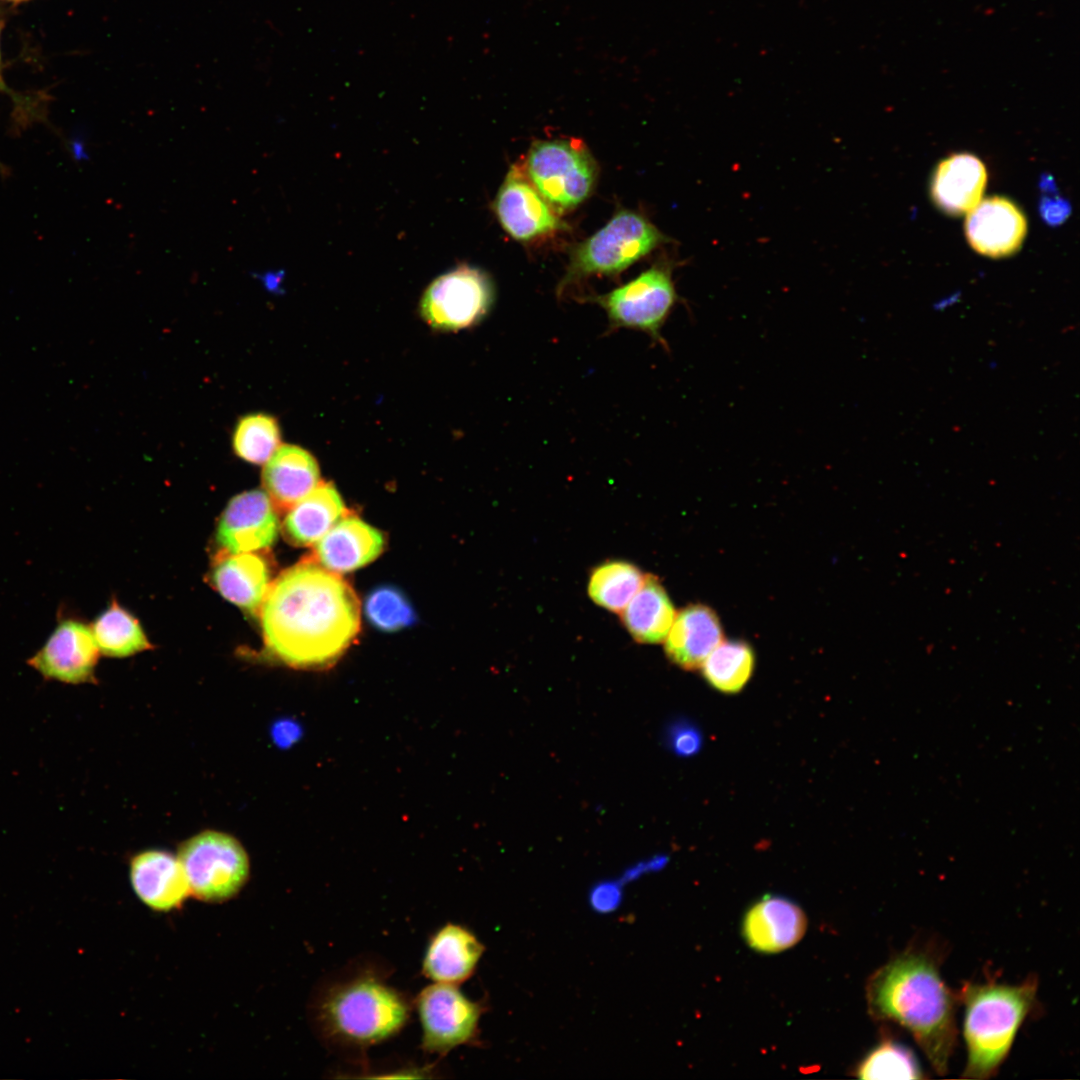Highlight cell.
<instances>
[{
    "instance_id": "1f68e13d",
    "label": "cell",
    "mask_w": 1080,
    "mask_h": 1080,
    "mask_svg": "<svg viewBox=\"0 0 1080 1080\" xmlns=\"http://www.w3.org/2000/svg\"><path fill=\"white\" fill-rule=\"evenodd\" d=\"M1040 212L1049 224H1059L1069 215L1070 206L1062 198L1046 197L1040 204Z\"/></svg>"
},
{
    "instance_id": "ffe728a7",
    "label": "cell",
    "mask_w": 1080,
    "mask_h": 1080,
    "mask_svg": "<svg viewBox=\"0 0 1080 1080\" xmlns=\"http://www.w3.org/2000/svg\"><path fill=\"white\" fill-rule=\"evenodd\" d=\"M215 589L228 601L258 615L270 586L268 568L251 552L224 553L217 557L211 572Z\"/></svg>"
},
{
    "instance_id": "7402d4cb",
    "label": "cell",
    "mask_w": 1080,
    "mask_h": 1080,
    "mask_svg": "<svg viewBox=\"0 0 1080 1080\" xmlns=\"http://www.w3.org/2000/svg\"><path fill=\"white\" fill-rule=\"evenodd\" d=\"M986 182V168L980 159L968 153L953 154L938 164L931 194L939 208L959 215L981 201Z\"/></svg>"
},
{
    "instance_id": "836d02e7",
    "label": "cell",
    "mask_w": 1080,
    "mask_h": 1080,
    "mask_svg": "<svg viewBox=\"0 0 1080 1080\" xmlns=\"http://www.w3.org/2000/svg\"><path fill=\"white\" fill-rule=\"evenodd\" d=\"M12 1H19V0H12Z\"/></svg>"
},
{
    "instance_id": "6da1fadb",
    "label": "cell",
    "mask_w": 1080,
    "mask_h": 1080,
    "mask_svg": "<svg viewBox=\"0 0 1080 1080\" xmlns=\"http://www.w3.org/2000/svg\"><path fill=\"white\" fill-rule=\"evenodd\" d=\"M258 615L268 653L301 669L334 664L360 629L355 592L315 560L283 571L270 584Z\"/></svg>"
},
{
    "instance_id": "e0dca14e",
    "label": "cell",
    "mask_w": 1080,
    "mask_h": 1080,
    "mask_svg": "<svg viewBox=\"0 0 1080 1080\" xmlns=\"http://www.w3.org/2000/svg\"><path fill=\"white\" fill-rule=\"evenodd\" d=\"M483 952V945L469 929L446 923L427 943L422 974L432 983L458 986L472 976Z\"/></svg>"
},
{
    "instance_id": "d4e9b609",
    "label": "cell",
    "mask_w": 1080,
    "mask_h": 1080,
    "mask_svg": "<svg viewBox=\"0 0 1080 1080\" xmlns=\"http://www.w3.org/2000/svg\"><path fill=\"white\" fill-rule=\"evenodd\" d=\"M90 629L99 651L106 656L126 657L151 647L137 619L115 601Z\"/></svg>"
},
{
    "instance_id": "ac0fdd59",
    "label": "cell",
    "mask_w": 1080,
    "mask_h": 1080,
    "mask_svg": "<svg viewBox=\"0 0 1080 1080\" xmlns=\"http://www.w3.org/2000/svg\"><path fill=\"white\" fill-rule=\"evenodd\" d=\"M314 545L315 561L340 574L376 559L383 550L384 538L363 520L345 515Z\"/></svg>"
},
{
    "instance_id": "7a4b0ae2",
    "label": "cell",
    "mask_w": 1080,
    "mask_h": 1080,
    "mask_svg": "<svg viewBox=\"0 0 1080 1080\" xmlns=\"http://www.w3.org/2000/svg\"><path fill=\"white\" fill-rule=\"evenodd\" d=\"M870 1015L906 1029L939 1075L957 1042V993L943 980L933 952L909 946L878 968L866 985Z\"/></svg>"
},
{
    "instance_id": "f546056e",
    "label": "cell",
    "mask_w": 1080,
    "mask_h": 1080,
    "mask_svg": "<svg viewBox=\"0 0 1080 1080\" xmlns=\"http://www.w3.org/2000/svg\"><path fill=\"white\" fill-rule=\"evenodd\" d=\"M365 613L372 625L385 632L397 631L415 621V613L408 600L391 586L378 587L368 595Z\"/></svg>"
},
{
    "instance_id": "3957f363",
    "label": "cell",
    "mask_w": 1080,
    "mask_h": 1080,
    "mask_svg": "<svg viewBox=\"0 0 1080 1080\" xmlns=\"http://www.w3.org/2000/svg\"><path fill=\"white\" fill-rule=\"evenodd\" d=\"M381 963L357 960L313 993L310 1018L329 1048L360 1053L390 1040L408 1024L414 999L389 982Z\"/></svg>"
},
{
    "instance_id": "d6a6232c",
    "label": "cell",
    "mask_w": 1080,
    "mask_h": 1080,
    "mask_svg": "<svg viewBox=\"0 0 1080 1080\" xmlns=\"http://www.w3.org/2000/svg\"><path fill=\"white\" fill-rule=\"evenodd\" d=\"M0 28H1V22H0ZM0 83H1V78H0Z\"/></svg>"
},
{
    "instance_id": "cb8c5ba5",
    "label": "cell",
    "mask_w": 1080,
    "mask_h": 1080,
    "mask_svg": "<svg viewBox=\"0 0 1080 1080\" xmlns=\"http://www.w3.org/2000/svg\"><path fill=\"white\" fill-rule=\"evenodd\" d=\"M620 614L632 637L649 644L665 640L676 616L665 589L651 575H646L642 586Z\"/></svg>"
},
{
    "instance_id": "4dcf8cb0",
    "label": "cell",
    "mask_w": 1080,
    "mask_h": 1080,
    "mask_svg": "<svg viewBox=\"0 0 1080 1080\" xmlns=\"http://www.w3.org/2000/svg\"><path fill=\"white\" fill-rule=\"evenodd\" d=\"M672 749L679 755L689 756L701 746V736L696 728L686 723L674 725L670 731Z\"/></svg>"
},
{
    "instance_id": "484cf974",
    "label": "cell",
    "mask_w": 1080,
    "mask_h": 1080,
    "mask_svg": "<svg viewBox=\"0 0 1080 1080\" xmlns=\"http://www.w3.org/2000/svg\"><path fill=\"white\" fill-rule=\"evenodd\" d=\"M700 668L713 688L734 694L751 678L754 654L751 647L743 641H722L707 656Z\"/></svg>"
},
{
    "instance_id": "7c38bea8",
    "label": "cell",
    "mask_w": 1080,
    "mask_h": 1080,
    "mask_svg": "<svg viewBox=\"0 0 1080 1080\" xmlns=\"http://www.w3.org/2000/svg\"><path fill=\"white\" fill-rule=\"evenodd\" d=\"M503 229L518 241H531L561 228L557 212L538 192L522 168L513 167L494 204Z\"/></svg>"
},
{
    "instance_id": "d6986e66",
    "label": "cell",
    "mask_w": 1080,
    "mask_h": 1080,
    "mask_svg": "<svg viewBox=\"0 0 1080 1080\" xmlns=\"http://www.w3.org/2000/svg\"><path fill=\"white\" fill-rule=\"evenodd\" d=\"M665 653L684 670L699 669L707 656L723 641L717 614L708 606L693 604L676 614L665 638Z\"/></svg>"
},
{
    "instance_id": "8992f818",
    "label": "cell",
    "mask_w": 1080,
    "mask_h": 1080,
    "mask_svg": "<svg viewBox=\"0 0 1080 1080\" xmlns=\"http://www.w3.org/2000/svg\"><path fill=\"white\" fill-rule=\"evenodd\" d=\"M178 859L190 893L208 903L232 899L246 884L250 864L241 843L219 831H204L181 844Z\"/></svg>"
},
{
    "instance_id": "52a82bcc",
    "label": "cell",
    "mask_w": 1080,
    "mask_h": 1080,
    "mask_svg": "<svg viewBox=\"0 0 1080 1080\" xmlns=\"http://www.w3.org/2000/svg\"><path fill=\"white\" fill-rule=\"evenodd\" d=\"M597 171L589 150L576 139L535 142L526 160L529 180L557 213L588 198Z\"/></svg>"
},
{
    "instance_id": "44dd1931",
    "label": "cell",
    "mask_w": 1080,
    "mask_h": 1080,
    "mask_svg": "<svg viewBox=\"0 0 1080 1080\" xmlns=\"http://www.w3.org/2000/svg\"><path fill=\"white\" fill-rule=\"evenodd\" d=\"M262 483L276 507L290 509L319 483L318 464L305 449L282 445L265 463Z\"/></svg>"
},
{
    "instance_id": "9c48e42d",
    "label": "cell",
    "mask_w": 1080,
    "mask_h": 1080,
    "mask_svg": "<svg viewBox=\"0 0 1080 1080\" xmlns=\"http://www.w3.org/2000/svg\"><path fill=\"white\" fill-rule=\"evenodd\" d=\"M488 274L462 264L434 279L424 291L420 313L433 328L459 330L483 320L494 302Z\"/></svg>"
},
{
    "instance_id": "f1b7e54d",
    "label": "cell",
    "mask_w": 1080,
    "mask_h": 1080,
    "mask_svg": "<svg viewBox=\"0 0 1080 1080\" xmlns=\"http://www.w3.org/2000/svg\"><path fill=\"white\" fill-rule=\"evenodd\" d=\"M861 1079H921L924 1077L912 1051L886 1038L875 1046L856 1068Z\"/></svg>"
},
{
    "instance_id": "603a6c76",
    "label": "cell",
    "mask_w": 1080,
    "mask_h": 1080,
    "mask_svg": "<svg viewBox=\"0 0 1080 1080\" xmlns=\"http://www.w3.org/2000/svg\"><path fill=\"white\" fill-rule=\"evenodd\" d=\"M288 510L283 529L288 539L300 546L314 545L345 516L344 503L328 482H319Z\"/></svg>"
},
{
    "instance_id": "9a60e30c",
    "label": "cell",
    "mask_w": 1080,
    "mask_h": 1080,
    "mask_svg": "<svg viewBox=\"0 0 1080 1080\" xmlns=\"http://www.w3.org/2000/svg\"><path fill=\"white\" fill-rule=\"evenodd\" d=\"M807 929L804 911L792 900L766 895L745 913L742 935L753 950L778 953L797 944Z\"/></svg>"
},
{
    "instance_id": "8fae6325",
    "label": "cell",
    "mask_w": 1080,
    "mask_h": 1080,
    "mask_svg": "<svg viewBox=\"0 0 1080 1080\" xmlns=\"http://www.w3.org/2000/svg\"><path fill=\"white\" fill-rule=\"evenodd\" d=\"M99 648L90 628L61 618L44 645L28 661L46 679L70 684L95 680Z\"/></svg>"
},
{
    "instance_id": "30bf717a",
    "label": "cell",
    "mask_w": 1080,
    "mask_h": 1080,
    "mask_svg": "<svg viewBox=\"0 0 1080 1080\" xmlns=\"http://www.w3.org/2000/svg\"><path fill=\"white\" fill-rule=\"evenodd\" d=\"M424 1052L444 1056L472 1043L478 1035L482 1006L453 984L432 983L414 999Z\"/></svg>"
},
{
    "instance_id": "ba28073f",
    "label": "cell",
    "mask_w": 1080,
    "mask_h": 1080,
    "mask_svg": "<svg viewBox=\"0 0 1080 1080\" xmlns=\"http://www.w3.org/2000/svg\"><path fill=\"white\" fill-rule=\"evenodd\" d=\"M590 301L605 311L610 330H638L646 333L655 343L668 348L662 328L678 301L672 270L668 265H654L626 284L606 294L590 297Z\"/></svg>"
},
{
    "instance_id": "2e32d148",
    "label": "cell",
    "mask_w": 1080,
    "mask_h": 1080,
    "mask_svg": "<svg viewBox=\"0 0 1080 1080\" xmlns=\"http://www.w3.org/2000/svg\"><path fill=\"white\" fill-rule=\"evenodd\" d=\"M129 876L136 896L154 911H172L191 894L178 857L163 850L136 854L130 862Z\"/></svg>"
},
{
    "instance_id": "5bb4252c",
    "label": "cell",
    "mask_w": 1080,
    "mask_h": 1080,
    "mask_svg": "<svg viewBox=\"0 0 1080 1080\" xmlns=\"http://www.w3.org/2000/svg\"><path fill=\"white\" fill-rule=\"evenodd\" d=\"M965 233L970 246L989 257H1003L1020 248L1027 231L1024 214L1012 201L994 196L967 212Z\"/></svg>"
},
{
    "instance_id": "4fadbf2b",
    "label": "cell",
    "mask_w": 1080,
    "mask_h": 1080,
    "mask_svg": "<svg viewBox=\"0 0 1080 1080\" xmlns=\"http://www.w3.org/2000/svg\"><path fill=\"white\" fill-rule=\"evenodd\" d=\"M278 529L275 507L267 493L250 490L230 500L219 520L216 538L227 552H253L271 546Z\"/></svg>"
},
{
    "instance_id": "83f0119b",
    "label": "cell",
    "mask_w": 1080,
    "mask_h": 1080,
    "mask_svg": "<svg viewBox=\"0 0 1080 1080\" xmlns=\"http://www.w3.org/2000/svg\"><path fill=\"white\" fill-rule=\"evenodd\" d=\"M279 443L278 421L265 413H253L240 418L232 436L234 453L251 464H265L279 447Z\"/></svg>"
},
{
    "instance_id": "277c9868",
    "label": "cell",
    "mask_w": 1080,
    "mask_h": 1080,
    "mask_svg": "<svg viewBox=\"0 0 1080 1080\" xmlns=\"http://www.w3.org/2000/svg\"><path fill=\"white\" fill-rule=\"evenodd\" d=\"M1038 981L1017 985L967 982L957 993L964 1006L963 1037L967 1061L962 1078L987 1079L998 1071L1015 1037L1036 1004Z\"/></svg>"
},
{
    "instance_id": "4316f807",
    "label": "cell",
    "mask_w": 1080,
    "mask_h": 1080,
    "mask_svg": "<svg viewBox=\"0 0 1080 1080\" xmlns=\"http://www.w3.org/2000/svg\"><path fill=\"white\" fill-rule=\"evenodd\" d=\"M646 575L625 561H608L596 567L588 593L599 606L620 613L642 586Z\"/></svg>"
},
{
    "instance_id": "5b68a950",
    "label": "cell",
    "mask_w": 1080,
    "mask_h": 1080,
    "mask_svg": "<svg viewBox=\"0 0 1080 1080\" xmlns=\"http://www.w3.org/2000/svg\"><path fill=\"white\" fill-rule=\"evenodd\" d=\"M665 237L646 218L621 210L594 235L573 251L568 269L557 288L567 287L591 275H616L659 246Z\"/></svg>"
}]
</instances>
